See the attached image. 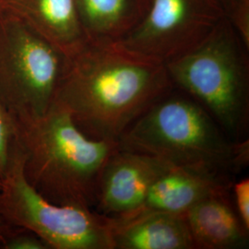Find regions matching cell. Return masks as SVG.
Returning <instances> with one entry per match:
<instances>
[{
    "label": "cell",
    "mask_w": 249,
    "mask_h": 249,
    "mask_svg": "<svg viewBox=\"0 0 249 249\" xmlns=\"http://www.w3.org/2000/svg\"><path fill=\"white\" fill-rule=\"evenodd\" d=\"M184 214L194 249H245L249 246V231L235 210L231 191L208 196Z\"/></svg>",
    "instance_id": "cell-12"
},
{
    "label": "cell",
    "mask_w": 249,
    "mask_h": 249,
    "mask_svg": "<svg viewBox=\"0 0 249 249\" xmlns=\"http://www.w3.org/2000/svg\"><path fill=\"white\" fill-rule=\"evenodd\" d=\"M1 5L66 56L89 41L81 25L76 0H3Z\"/></svg>",
    "instance_id": "cell-9"
},
{
    "label": "cell",
    "mask_w": 249,
    "mask_h": 249,
    "mask_svg": "<svg viewBox=\"0 0 249 249\" xmlns=\"http://www.w3.org/2000/svg\"><path fill=\"white\" fill-rule=\"evenodd\" d=\"M13 225L7 223L1 216H0V243L2 239L5 237V235L12 229Z\"/></svg>",
    "instance_id": "cell-18"
},
{
    "label": "cell",
    "mask_w": 249,
    "mask_h": 249,
    "mask_svg": "<svg viewBox=\"0 0 249 249\" xmlns=\"http://www.w3.org/2000/svg\"><path fill=\"white\" fill-rule=\"evenodd\" d=\"M1 186H2V181L0 180V187H1Z\"/></svg>",
    "instance_id": "cell-19"
},
{
    "label": "cell",
    "mask_w": 249,
    "mask_h": 249,
    "mask_svg": "<svg viewBox=\"0 0 249 249\" xmlns=\"http://www.w3.org/2000/svg\"><path fill=\"white\" fill-rule=\"evenodd\" d=\"M233 182L231 177L171 166L153 182L142 207L135 214L143 212L185 213L208 196L231 192Z\"/></svg>",
    "instance_id": "cell-11"
},
{
    "label": "cell",
    "mask_w": 249,
    "mask_h": 249,
    "mask_svg": "<svg viewBox=\"0 0 249 249\" xmlns=\"http://www.w3.org/2000/svg\"><path fill=\"white\" fill-rule=\"evenodd\" d=\"M13 118L30 186L55 204L93 210L101 172L119 142L87 137L55 102L44 116Z\"/></svg>",
    "instance_id": "cell-2"
},
{
    "label": "cell",
    "mask_w": 249,
    "mask_h": 249,
    "mask_svg": "<svg viewBox=\"0 0 249 249\" xmlns=\"http://www.w3.org/2000/svg\"><path fill=\"white\" fill-rule=\"evenodd\" d=\"M223 9L231 23L237 29L249 26V0H221Z\"/></svg>",
    "instance_id": "cell-17"
},
{
    "label": "cell",
    "mask_w": 249,
    "mask_h": 249,
    "mask_svg": "<svg viewBox=\"0 0 249 249\" xmlns=\"http://www.w3.org/2000/svg\"><path fill=\"white\" fill-rule=\"evenodd\" d=\"M107 218L114 249H194L184 213L143 212Z\"/></svg>",
    "instance_id": "cell-10"
},
{
    "label": "cell",
    "mask_w": 249,
    "mask_h": 249,
    "mask_svg": "<svg viewBox=\"0 0 249 249\" xmlns=\"http://www.w3.org/2000/svg\"><path fill=\"white\" fill-rule=\"evenodd\" d=\"M231 195L234 207L244 226L249 231V179L244 178L233 182Z\"/></svg>",
    "instance_id": "cell-16"
},
{
    "label": "cell",
    "mask_w": 249,
    "mask_h": 249,
    "mask_svg": "<svg viewBox=\"0 0 249 249\" xmlns=\"http://www.w3.org/2000/svg\"><path fill=\"white\" fill-rule=\"evenodd\" d=\"M151 0H76L88 40L114 43L123 40L147 15Z\"/></svg>",
    "instance_id": "cell-13"
},
{
    "label": "cell",
    "mask_w": 249,
    "mask_h": 249,
    "mask_svg": "<svg viewBox=\"0 0 249 249\" xmlns=\"http://www.w3.org/2000/svg\"><path fill=\"white\" fill-rule=\"evenodd\" d=\"M2 249H50L34 231L13 226L0 243Z\"/></svg>",
    "instance_id": "cell-15"
},
{
    "label": "cell",
    "mask_w": 249,
    "mask_h": 249,
    "mask_svg": "<svg viewBox=\"0 0 249 249\" xmlns=\"http://www.w3.org/2000/svg\"><path fill=\"white\" fill-rule=\"evenodd\" d=\"M66 55L0 5V106L14 117H38L52 107Z\"/></svg>",
    "instance_id": "cell-5"
},
{
    "label": "cell",
    "mask_w": 249,
    "mask_h": 249,
    "mask_svg": "<svg viewBox=\"0 0 249 249\" xmlns=\"http://www.w3.org/2000/svg\"><path fill=\"white\" fill-rule=\"evenodd\" d=\"M23 159L24 153L0 187V216L7 223L34 231L50 249H114L107 217L47 200L27 182Z\"/></svg>",
    "instance_id": "cell-6"
},
{
    "label": "cell",
    "mask_w": 249,
    "mask_h": 249,
    "mask_svg": "<svg viewBox=\"0 0 249 249\" xmlns=\"http://www.w3.org/2000/svg\"><path fill=\"white\" fill-rule=\"evenodd\" d=\"M226 16L221 0H151L141 24L118 43L165 65L201 43Z\"/></svg>",
    "instance_id": "cell-7"
},
{
    "label": "cell",
    "mask_w": 249,
    "mask_h": 249,
    "mask_svg": "<svg viewBox=\"0 0 249 249\" xmlns=\"http://www.w3.org/2000/svg\"><path fill=\"white\" fill-rule=\"evenodd\" d=\"M249 47L226 16L194 48L165 64L170 80L232 142L249 139Z\"/></svg>",
    "instance_id": "cell-4"
},
{
    "label": "cell",
    "mask_w": 249,
    "mask_h": 249,
    "mask_svg": "<svg viewBox=\"0 0 249 249\" xmlns=\"http://www.w3.org/2000/svg\"><path fill=\"white\" fill-rule=\"evenodd\" d=\"M23 151L13 116L0 106V180L14 167Z\"/></svg>",
    "instance_id": "cell-14"
},
{
    "label": "cell",
    "mask_w": 249,
    "mask_h": 249,
    "mask_svg": "<svg viewBox=\"0 0 249 249\" xmlns=\"http://www.w3.org/2000/svg\"><path fill=\"white\" fill-rule=\"evenodd\" d=\"M174 89L164 64L118 42L88 41L66 56L54 102L87 137L119 142L143 113Z\"/></svg>",
    "instance_id": "cell-1"
},
{
    "label": "cell",
    "mask_w": 249,
    "mask_h": 249,
    "mask_svg": "<svg viewBox=\"0 0 249 249\" xmlns=\"http://www.w3.org/2000/svg\"><path fill=\"white\" fill-rule=\"evenodd\" d=\"M2 1H3V0H0V2H2Z\"/></svg>",
    "instance_id": "cell-20"
},
{
    "label": "cell",
    "mask_w": 249,
    "mask_h": 249,
    "mask_svg": "<svg viewBox=\"0 0 249 249\" xmlns=\"http://www.w3.org/2000/svg\"><path fill=\"white\" fill-rule=\"evenodd\" d=\"M172 165L151 155L118 147L99 178L93 211L109 218L136 213L153 182Z\"/></svg>",
    "instance_id": "cell-8"
},
{
    "label": "cell",
    "mask_w": 249,
    "mask_h": 249,
    "mask_svg": "<svg viewBox=\"0 0 249 249\" xmlns=\"http://www.w3.org/2000/svg\"><path fill=\"white\" fill-rule=\"evenodd\" d=\"M119 146L213 176L231 178L249 164V139L232 142L203 107L174 89L124 131Z\"/></svg>",
    "instance_id": "cell-3"
},
{
    "label": "cell",
    "mask_w": 249,
    "mask_h": 249,
    "mask_svg": "<svg viewBox=\"0 0 249 249\" xmlns=\"http://www.w3.org/2000/svg\"><path fill=\"white\" fill-rule=\"evenodd\" d=\"M0 5H1V2H0Z\"/></svg>",
    "instance_id": "cell-21"
}]
</instances>
